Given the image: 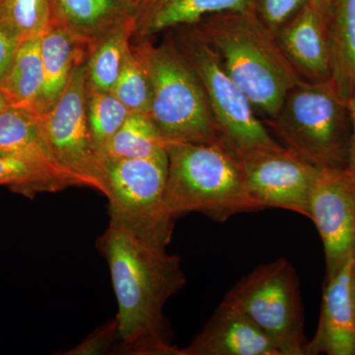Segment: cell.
<instances>
[{
	"label": "cell",
	"mask_w": 355,
	"mask_h": 355,
	"mask_svg": "<svg viewBox=\"0 0 355 355\" xmlns=\"http://www.w3.org/2000/svg\"><path fill=\"white\" fill-rule=\"evenodd\" d=\"M186 27L216 51L228 76L266 120L277 116L289 91L303 80L254 7L210 14Z\"/></svg>",
	"instance_id": "cell-2"
},
{
	"label": "cell",
	"mask_w": 355,
	"mask_h": 355,
	"mask_svg": "<svg viewBox=\"0 0 355 355\" xmlns=\"http://www.w3.org/2000/svg\"><path fill=\"white\" fill-rule=\"evenodd\" d=\"M237 154L247 190L261 210L286 209L309 218L311 191L320 169L284 146Z\"/></svg>",
	"instance_id": "cell-10"
},
{
	"label": "cell",
	"mask_w": 355,
	"mask_h": 355,
	"mask_svg": "<svg viewBox=\"0 0 355 355\" xmlns=\"http://www.w3.org/2000/svg\"><path fill=\"white\" fill-rule=\"evenodd\" d=\"M130 32H133L132 16L103 35L86 62L87 80L91 85L112 92L130 49Z\"/></svg>",
	"instance_id": "cell-22"
},
{
	"label": "cell",
	"mask_w": 355,
	"mask_h": 355,
	"mask_svg": "<svg viewBox=\"0 0 355 355\" xmlns=\"http://www.w3.org/2000/svg\"><path fill=\"white\" fill-rule=\"evenodd\" d=\"M118 338V324L114 319L88 336L80 345L65 352L69 355H99L109 354L110 349Z\"/></svg>",
	"instance_id": "cell-28"
},
{
	"label": "cell",
	"mask_w": 355,
	"mask_h": 355,
	"mask_svg": "<svg viewBox=\"0 0 355 355\" xmlns=\"http://www.w3.org/2000/svg\"><path fill=\"white\" fill-rule=\"evenodd\" d=\"M166 144L148 114L132 112L110 139L103 151V158L147 157L165 149Z\"/></svg>",
	"instance_id": "cell-23"
},
{
	"label": "cell",
	"mask_w": 355,
	"mask_h": 355,
	"mask_svg": "<svg viewBox=\"0 0 355 355\" xmlns=\"http://www.w3.org/2000/svg\"><path fill=\"white\" fill-rule=\"evenodd\" d=\"M184 27L186 33L177 46L202 81L223 141L237 153L280 146L228 76L216 51Z\"/></svg>",
	"instance_id": "cell-8"
},
{
	"label": "cell",
	"mask_w": 355,
	"mask_h": 355,
	"mask_svg": "<svg viewBox=\"0 0 355 355\" xmlns=\"http://www.w3.org/2000/svg\"><path fill=\"white\" fill-rule=\"evenodd\" d=\"M142 48L153 86L148 116L165 141L224 142L202 81L177 44Z\"/></svg>",
	"instance_id": "cell-5"
},
{
	"label": "cell",
	"mask_w": 355,
	"mask_h": 355,
	"mask_svg": "<svg viewBox=\"0 0 355 355\" xmlns=\"http://www.w3.org/2000/svg\"><path fill=\"white\" fill-rule=\"evenodd\" d=\"M112 93L132 113L149 114L153 86L142 46L139 50L128 51Z\"/></svg>",
	"instance_id": "cell-25"
},
{
	"label": "cell",
	"mask_w": 355,
	"mask_h": 355,
	"mask_svg": "<svg viewBox=\"0 0 355 355\" xmlns=\"http://www.w3.org/2000/svg\"><path fill=\"white\" fill-rule=\"evenodd\" d=\"M86 113L93 141L103 157L105 147L132 112L113 93L96 88L87 80Z\"/></svg>",
	"instance_id": "cell-24"
},
{
	"label": "cell",
	"mask_w": 355,
	"mask_h": 355,
	"mask_svg": "<svg viewBox=\"0 0 355 355\" xmlns=\"http://www.w3.org/2000/svg\"><path fill=\"white\" fill-rule=\"evenodd\" d=\"M266 123L286 148L318 169L347 167L352 140L349 105L331 80L303 79L289 91L279 113Z\"/></svg>",
	"instance_id": "cell-4"
},
{
	"label": "cell",
	"mask_w": 355,
	"mask_h": 355,
	"mask_svg": "<svg viewBox=\"0 0 355 355\" xmlns=\"http://www.w3.org/2000/svg\"><path fill=\"white\" fill-rule=\"evenodd\" d=\"M223 301L246 315L280 355H306L308 340L300 284L286 258L254 268L229 291Z\"/></svg>",
	"instance_id": "cell-6"
},
{
	"label": "cell",
	"mask_w": 355,
	"mask_h": 355,
	"mask_svg": "<svg viewBox=\"0 0 355 355\" xmlns=\"http://www.w3.org/2000/svg\"><path fill=\"white\" fill-rule=\"evenodd\" d=\"M275 35L284 55L303 79L314 83L331 80L328 33L310 3Z\"/></svg>",
	"instance_id": "cell-14"
},
{
	"label": "cell",
	"mask_w": 355,
	"mask_h": 355,
	"mask_svg": "<svg viewBox=\"0 0 355 355\" xmlns=\"http://www.w3.org/2000/svg\"><path fill=\"white\" fill-rule=\"evenodd\" d=\"M254 0H128L133 29L148 38L171 28L195 24L210 14L244 10Z\"/></svg>",
	"instance_id": "cell-15"
},
{
	"label": "cell",
	"mask_w": 355,
	"mask_h": 355,
	"mask_svg": "<svg viewBox=\"0 0 355 355\" xmlns=\"http://www.w3.org/2000/svg\"><path fill=\"white\" fill-rule=\"evenodd\" d=\"M354 256L324 277L321 315L306 355H355V318L352 300Z\"/></svg>",
	"instance_id": "cell-12"
},
{
	"label": "cell",
	"mask_w": 355,
	"mask_h": 355,
	"mask_svg": "<svg viewBox=\"0 0 355 355\" xmlns=\"http://www.w3.org/2000/svg\"><path fill=\"white\" fill-rule=\"evenodd\" d=\"M85 44L53 16L42 35L44 85L35 108L37 113L44 116L57 104L76 65L83 60Z\"/></svg>",
	"instance_id": "cell-16"
},
{
	"label": "cell",
	"mask_w": 355,
	"mask_h": 355,
	"mask_svg": "<svg viewBox=\"0 0 355 355\" xmlns=\"http://www.w3.org/2000/svg\"><path fill=\"white\" fill-rule=\"evenodd\" d=\"M9 106H10V104H9L8 100L6 99V96H4L2 91L0 90V113L8 108Z\"/></svg>",
	"instance_id": "cell-33"
},
{
	"label": "cell",
	"mask_w": 355,
	"mask_h": 355,
	"mask_svg": "<svg viewBox=\"0 0 355 355\" xmlns=\"http://www.w3.org/2000/svg\"><path fill=\"white\" fill-rule=\"evenodd\" d=\"M350 121H352V140H350V150L349 164L347 169L355 177V90L349 102Z\"/></svg>",
	"instance_id": "cell-30"
},
{
	"label": "cell",
	"mask_w": 355,
	"mask_h": 355,
	"mask_svg": "<svg viewBox=\"0 0 355 355\" xmlns=\"http://www.w3.org/2000/svg\"><path fill=\"white\" fill-rule=\"evenodd\" d=\"M53 16L86 43L130 16L128 0H51Z\"/></svg>",
	"instance_id": "cell-18"
},
{
	"label": "cell",
	"mask_w": 355,
	"mask_h": 355,
	"mask_svg": "<svg viewBox=\"0 0 355 355\" xmlns=\"http://www.w3.org/2000/svg\"><path fill=\"white\" fill-rule=\"evenodd\" d=\"M87 71L79 62L57 104L44 116L51 155L71 186H83L106 195L104 158L98 151L86 113Z\"/></svg>",
	"instance_id": "cell-9"
},
{
	"label": "cell",
	"mask_w": 355,
	"mask_h": 355,
	"mask_svg": "<svg viewBox=\"0 0 355 355\" xmlns=\"http://www.w3.org/2000/svg\"><path fill=\"white\" fill-rule=\"evenodd\" d=\"M97 247L108 263L118 301L114 350L132 355H180L171 343L164 307L186 284L181 259L111 216Z\"/></svg>",
	"instance_id": "cell-1"
},
{
	"label": "cell",
	"mask_w": 355,
	"mask_h": 355,
	"mask_svg": "<svg viewBox=\"0 0 355 355\" xmlns=\"http://www.w3.org/2000/svg\"><path fill=\"white\" fill-rule=\"evenodd\" d=\"M327 33L331 80L349 105L355 90V0H331Z\"/></svg>",
	"instance_id": "cell-17"
},
{
	"label": "cell",
	"mask_w": 355,
	"mask_h": 355,
	"mask_svg": "<svg viewBox=\"0 0 355 355\" xmlns=\"http://www.w3.org/2000/svg\"><path fill=\"white\" fill-rule=\"evenodd\" d=\"M22 41L12 26L0 18V83L8 71Z\"/></svg>",
	"instance_id": "cell-29"
},
{
	"label": "cell",
	"mask_w": 355,
	"mask_h": 355,
	"mask_svg": "<svg viewBox=\"0 0 355 355\" xmlns=\"http://www.w3.org/2000/svg\"><path fill=\"white\" fill-rule=\"evenodd\" d=\"M0 155L34 156L60 170L51 155L44 116L32 109L9 106L0 113Z\"/></svg>",
	"instance_id": "cell-19"
},
{
	"label": "cell",
	"mask_w": 355,
	"mask_h": 355,
	"mask_svg": "<svg viewBox=\"0 0 355 355\" xmlns=\"http://www.w3.org/2000/svg\"><path fill=\"white\" fill-rule=\"evenodd\" d=\"M309 3L310 0H254V8L261 22L275 33Z\"/></svg>",
	"instance_id": "cell-27"
},
{
	"label": "cell",
	"mask_w": 355,
	"mask_h": 355,
	"mask_svg": "<svg viewBox=\"0 0 355 355\" xmlns=\"http://www.w3.org/2000/svg\"><path fill=\"white\" fill-rule=\"evenodd\" d=\"M180 355H280L241 311L222 300L202 330Z\"/></svg>",
	"instance_id": "cell-13"
},
{
	"label": "cell",
	"mask_w": 355,
	"mask_h": 355,
	"mask_svg": "<svg viewBox=\"0 0 355 355\" xmlns=\"http://www.w3.org/2000/svg\"><path fill=\"white\" fill-rule=\"evenodd\" d=\"M330 1L331 0H310V6L319 16L320 20L322 21L326 29L328 25L329 13H330Z\"/></svg>",
	"instance_id": "cell-31"
},
{
	"label": "cell",
	"mask_w": 355,
	"mask_h": 355,
	"mask_svg": "<svg viewBox=\"0 0 355 355\" xmlns=\"http://www.w3.org/2000/svg\"><path fill=\"white\" fill-rule=\"evenodd\" d=\"M41 36L23 40L0 83L10 106L34 110L44 85Z\"/></svg>",
	"instance_id": "cell-20"
},
{
	"label": "cell",
	"mask_w": 355,
	"mask_h": 355,
	"mask_svg": "<svg viewBox=\"0 0 355 355\" xmlns=\"http://www.w3.org/2000/svg\"><path fill=\"white\" fill-rule=\"evenodd\" d=\"M352 307H354V318H355V254H354V266H352Z\"/></svg>",
	"instance_id": "cell-32"
},
{
	"label": "cell",
	"mask_w": 355,
	"mask_h": 355,
	"mask_svg": "<svg viewBox=\"0 0 355 355\" xmlns=\"http://www.w3.org/2000/svg\"><path fill=\"white\" fill-rule=\"evenodd\" d=\"M0 186L28 198L71 187L55 166L28 155H0Z\"/></svg>",
	"instance_id": "cell-21"
},
{
	"label": "cell",
	"mask_w": 355,
	"mask_h": 355,
	"mask_svg": "<svg viewBox=\"0 0 355 355\" xmlns=\"http://www.w3.org/2000/svg\"><path fill=\"white\" fill-rule=\"evenodd\" d=\"M110 216L147 241L167 248L174 220L166 207L167 150L142 158H104Z\"/></svg>",
	"instance_id": "cell-7"
},
{
	"label": "cell",
	"mask_w": 355,
	"mask_h": 355,
	"mask_svg": "<svg viewBox=\"0 0 355 355\" xmlns=\"http://www.w3.org/2000/svg\"><path fill=\"white\" fill-rule=\"evenodd\" d=\"M309 218L323 243L326 275L355 254V177L347 169H322L313 184Z\"/></svg>",
	"instance_id": "cell-11"
},
{
	"label": "cell",
	"mask_w": 355,
	"mask_h": 355,
	"mask_svg": "<svg viewBox=\"0 0 355 355\" xmlns=\"http://www.w3.org/2000/svg\"><path fill=\"white\" fill-rule=\"evenodd\" d=\"M166 207L173 218L198 211L218 222L261 210L245 184L239 156L224 142L166 144Z\"/></svg>",
	"instance_id": "cell-3"
},
{
	"label": "cell",
	"mask_w": 355,
	"mask_h": 355,
	"mask_svg": "<svg viewBox=\"0 0 355 355\" xmlns=\"http://www.w3.org/2000/svg\"><path fill=\"white\" fill-rule=\"evenodd\" d=\"M0 18L22 40L41 36L53 18L51 0H0Z\"/></svg>",
	"instance_id": "cell-26"
}]
</instances>
